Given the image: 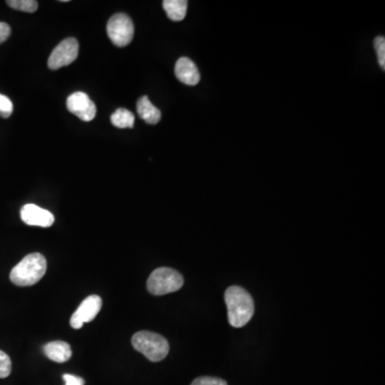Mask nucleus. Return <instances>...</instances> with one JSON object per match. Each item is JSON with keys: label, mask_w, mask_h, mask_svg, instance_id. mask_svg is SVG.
<instances>
[{"label": "nucleus", "mask_w": 385, "mask_h": 385, "mask_svg": "<svg viewBox=\"0 0 385 385\" xmlns=\"http://www.w3.org/2000/svg\"><path fill=\"white\" fill-rule=\"evenodd\" d=\"M228 321L234 327H242L249 323L255 312L251 295L244 288L232 286L225 293Z\"/></svg>", "instance_id": "nucleus-1"}, {"label": "nucleus", "mask_w": 385, "mask_h": 385, "mask_svg": "<svg viewBox=\"0 0 385 385\" xmlns=\"http://www.w3.org/2000/svg\"><path fill=\"white\" fill-rule=\"evenodd\" d=\"M47 269V259L42 253H29L12 269L10 280L18 287H29L41 281Z\"/></svg>", "instance_id": "nucleus-2"}, {"label": "nucleus", "mask_w": 385, "mask_h": 385, "mask_svg": "<svg viewBox=\"0 0 385 385\" xmlns=\"http://www.w3.org/2000/svg\"><path fill=\"white\" fill-rule=\"evenodd\" d=\"M132 345L136 351L144 354L151 362H161L169 353L167 339L153 332H138L133 335Z\"/></svg>", "instance_id": "nucleus-3"}, {"label": "nucleus", "mask_w": 385, "mask_h": 385, "mask_svg": "<svg viewBox=\"0 0 385 385\" xmlns=\"http://www.w3.org/2000/svg\"><path fill=\"white\" fill-rule=\"evenodd\" d=\"M183 284L184 280L178 271L171 268H159L149 276L147 288L151 295H164L180 290Z\"/></svg>", "instance_id": "nucleus-4"}, {"label": "nucleus", "mask_w": 385, "mask_h": 385, "mask_svg": "<svg viewBox=\"0 0 385 385\" xmlns=\"http://www.w3.org/2000/svg\"><path fill=\"white\" fill-rule=\"evenodd\" d=\"M108 34L116 47H127L134 38L132 20L125 13L112 15L108 23Z\"/></svg>", "instance_id": "nucleus-5"}, {"label": "nucleus", "mask_w": 385, "mask_h": 385, "mask_svg": "<svg viewBox=\"0 0 385 385\" xmlns=\"http://www.w3.org/2000/svg\"><path fill=\"white\" fill-rule=\"evenodd\" d=\"M79 51V45L74 38H66L60 42L54 51H51L49 58V68L51 70H59L62 66H69L76 60Z\"/></svg>", "instance_id": "nucleus-6"}, {"label": "nucleus", "mask_w": 385, "mask_h": 385, "mask_svg": "<svg viewBox=\"0 0 385 385\" xmlns=\"http://www.w3.org/2000/svg\"><path fill=\"white\" fill-rule=\"evenodd\" d=\"M102 308V299L99 295H90L82 302L70 320L73 329L79 330L84 323L92 321Z\"/></svg>", "instance_id": "nucleus-7"}, {"label": "nucleus", "mask_w": 385, "mask_h": 385, "mask_svg": "<svg viewBox=\"0 0 385 385\" xmlns=\"http://www.w3.org/2000/svg\"><path fill=\"white\" fill-rule=\"evenodd\" d=\"M66 108H68L69 112H72L73 115L83 121H91L97 115V106L95 103L90 100L88 95L81 92V91L74 92L73 95L69 97L66 100Z\"/></svg>", "instance_id": "nucleus-8"}, {"label": "nucleus", "mask_w": 385, "mask_h": 385, "mask_svg": "<svg viewBox=\"0 0 385 385\" xmlns=\"http://www.w3.org/2000/svg\"><path fill=\"white\" fill-rule=\"evenodd\" d=\"M21 219L25 224L29 226L43 227L49 228L55 223L54 215L49 210L43 209L34 203L25 205L21 210Z\"/></svg>", "instance_id": "nucleus-9"}, {"label": "nucleus", "mask_w": 385, "mask_h": 385, "mask_svg": "<svg viewBox=\"0 0 385 385\" xmlns=\"http://www.w3.org/2000/svg\"><path fill=\"white\" fill-rule=\"evenodd\" d=\"M175 74L181 83L188 86L197 85L200 81L199 70L196 64L186 57H182L177 61Z\"/></svg>", "instance_id": "nucleus-10"}, {"label": "nucleus", "mask_w": 385, "mask_h": 385, "mask_svg": "<svg viewBox=\"0 0 385 385\" xmlns=\"http://www.w3.org/2000/svg\"><path fill=\"white\" fill-rule=\"evenodd\" d=\"M45 356L56 363H66L72 356V349L66 341H51L43 347Z\"/></svg>", "instance_id": "nucleus-11"}, {"label": "nucleus", "mask_w": 385, "mask_h": 385, "mask_svg": "<svg viewBox=\"0 0 385 385\" xmlns=\"http://www.w3.org/2000/svg\"><path fill=\"white\" fill-rule=\"evenodd\" d=\"M137 112L139 117L142 118L149 125H156L161 120L162 114L159 108H156L148 97H142L137 102Z\"/></svg>", "instance_id": "nucleus-12"}, {"label": "nucleus", "mask_w": 385, "mask_h": 385, "mask_svg": "<svg viewBox=\"0 0 385 385\" xmlns=\"http://www.w3.org/2000/svg\"><path fill=\"white\" fill-rule=\"evenodd\" d=\"M163 8L169 20L173 22H180L184 20L188 11V1L186 0H165Z\"/></svg>", "instance_id": "nucleus-13"}, {"label": "nucleus", "mask_w": 385, "mask_h": 385, "mask_svg": "<svg viewBox=\"0 0 385 385\" xmlns=\"http://www.w3.org/2000/svg\"><path fill=\"white\" fill-rule=\"evenodd\" d=\"M112 125L119 129H132L134 127L135 117L132 112L125 108H118L112 115Z\"/></svg>", "instance_id": "nucleus-14"}, {"label": "nucleus", "mask_w": 385, "mask_h": 385, "mask_svg": "<svg viewBox=\"0 0 385 385\" xmlns=\"http://www.w3.org/2000/svg\"><path fill=\"white\" fill-rule=\"evenodd\" d=\"M7 5L15 10L27 13L36 12L39 8V3L34 0H9L7 1Z\"/></svg>", "instance_id": "nucleus-15"}, {"label": "nucleus", "mask_w": 385, "mask_h": 385, "mask_svg": "<svg viewBox=\"0 0 385 385\" xmlns=\"http://www.w3.org/2000/svg\"><path fill=\"white\" fill-rule=\"evenodd\" d=\"M12 371V363L10 358L3 350H0V379L9 377Z\"/></svg>", "instance_id": "nucleus-16"}, {"label": "nucleus", "mask_w": 385, "mask_h": 385, "mask_svg": "<svg viewBox=\"0 0 385 385\" xmlns=\"http://www.w3.org/2000/svg\"><path fill=\"white\" fill-rule=\"evenodd\" d=\"M13 103L10 99L0 93V117L9 118L12 115Z\"/></svg>", "instance_id": "nucleus-17"}, {"label": "nucleus", "mask_w": 385, "mask_h": 385, "mask_svg": "<svg viewBox=\"0 0 385 385\" xmlns=\"http://www.w3.org/2000/svg\"><path fill=\"white\" fill-rule=\"evenodd\" d=\"M375 51L378 54L379 64L382 70H385V39L384 37L375 38Z\"/></svg>", "instance_id": "nucleus-18"}, {"label": "nucleus", "mask_w": 385, "mask_h": 385, "mask_svg": "<svg viewBox=\"0 0 385 385\" xmlns=\"http://www.w3.org/2000/svg\"><path fill=\"white\" fill-rule=\"evenodd\" d=\"M190 385H228L223 379L215 378V377H199L192 381Z\"/></svg>", "instance_id": "nucleus-19"}, {"label": "nucleus", "mask_w": 385, "mask_h": 385, "mask_svg": "<svg viewBox=\"0 0 385 385\" xmlns=\"http://www.w3.org/2000/svg\"><path fill=\"white\" fill-rule=\"evenodd\" d=\"M62 378H64L66 385H85V380L77 375L66 373Z\"/></svg>", "instance_id": "nucleus-20"}, {"label": "nucleus", "mask_w": 385, "mask_h": 385, "mask_svg": "<svg viewBox=\"0 0 385 385\" xmlns=\"http://www.w3.org/2000/svg\"><path fill=\"white\" fill-rule=\"evenodd\" d=\"M11 28L7 23L0 22V45L10 37Z\"/></svg>", "instance_id": "nucleus-21"}]
</instances>
